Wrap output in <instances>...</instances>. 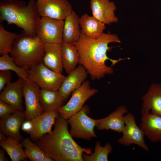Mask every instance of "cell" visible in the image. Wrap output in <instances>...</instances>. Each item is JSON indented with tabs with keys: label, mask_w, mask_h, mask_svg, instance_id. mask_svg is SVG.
I'll return each instance as SVG.
<instances>
[{
	"label": "cell",
	"mask_w": 161,
	"mask_h": 161,
	"mask_svg": "<svg viewBox=\"0 0 161 161\" xmlns=\"http://www.w3.org/2000/svg\"><path fill=\"white\" fill-rule=\"evenodd\" d=\"M121 42L117 35L103 33L95 39L86 36L81 30L79 40L73 44L78 49L80 55L79 63L86 69L93 80H99L106 75H111L114 70L112 66L119 62L126 59L120 58L114 60L109 58L107 52L113 47H109L112 43Z\"/></svg>",
	"instance_id": "obj_1"
},
{
	"label": "cell",
	"mask_w": 161,
	"mask_h": 161,
	"mask_svg": "<svg viewBox=\"0 0 161 161\" xmlns=\"http://www.w3.org/2000/svg\"><path fill=\"white\" fill-rule=\"evenodd\" d=\"M67 120L59 113L54 129L35 142L46 154L56 161H83V154H92L90 148H82L73 139L68 131Z\"/></svg>",
	"instance_id": "obj_2"
},
{
	"label": "cell",
	"mask_w": 161,
	"mask_h": 161,
	"mask_svg": "<svg viewBox=\"0 0 161 161\" xmlns=\"http://www.w3.org/2000/svg\"><path fill=\"white\" fill-rule=\"evenodd\" d=\"M36 1L30 0L27 4L23 1L3 0L0 3V19L8 24H14L21 28L23 32L36 35L41 18L37 10Z\"/></svg>",
	"instance_id": "obj_3"
},
{
	"label": "cell",
	"mask_w": 161,
	"mask_h": 161,
	"mask_svg": "<svg viewBox=\"0 0 161 161\" xmlns=\"http://www.w3.org/2000/svg\"><path fill=\"white\" fill-rule=\"evenodd\" d=\"M45 43L36 35L18 34L10 53L19 67L27 72L42 61Z\"/></svg>",
	"instance_id": "obj_4"
},
{
	"label": "cell",
	"mask_w": 161,
	"mask_h": 161,
	"mask_svg": "<svg viewBox=\"0 0 161 161\" xmlns=\"http://www.w3.org/2000/svg\"><path fill=\"white\" fill-rule=\"evenodd\" d=\"M89 112L88 106L84 105L80 110L67 120L71 126L69 133L72 137L88 140L97 137L94 131L96 120L88 116Z\"/></svg>",
	"instance_id": "obj_5"
},
{
	"label": "cell",
	"mask_w": 161,
	"mask_h": 161,
	"mask_svg": "<svg viewBox=\"0 0 161 161\" xmlns=\"http://www.w3.org/2000/svg\"><path fill=\"white\" fill-rule=\"evenodd\" d=\"M29 80L36 83L40 89L58 90L64 80L65 76L48 68L43 61L27 71Z\"/></svg>",
	"instance_id": "obj_6"
},
{
	"label": "cell",
	"mask_w": 161,
	"mask_h": 161,
	"mask_svg": "<svg viewBox=\"0 0 161 161\" xmlns=\"http://www.w3.org/2000/svg\"><path fill=\"white\" fill-rule=\"evenodd\" d=\"M98 91V89L91 88L89 81H85L72 92V97L67 103L56 111L64 119L67 120L80 110L86 101Z\"/></svg>",
	"instance_id": "obj_7"
},
{
	"label": "cell",
	"mask_w": 161,
	"mask_h": 161,
	"mask_svg": "<svg viewBox=\"0 0 161 161\" xmlns=\"http://www.w3.org/2000/svg\"><path fill=\"white\" fill-rule=\"evenodd\" d=\"M64 20L41 17L36 35L45 43L62 44Z\"/></svg>",
	"instance_id": "obj_8"
},
{
	"label": "cell",
	"mask_w": 161,
	"mask_h": 161,
	"mask_svg": "<svg viewBox=\"0 0 161 161\" xmlns=\"http://www.w3.org/2000/svg\"><path fill=\"white\" fill-rule=\"evenodd\" d=\"M40 87L35 82L25 80L23 88L26 120H30L44 112L40 101Z\"/></svg>",
	"instance_id": "obj_9"
},
{
	"label": "cell",
	"mask_w": 161,
	"mask_h": 161,
	"mask_svg": "<svg viewBox=\"0 0 161 161\" xmlns=\"http://www.w3.org/2000/svg\"><path fill=\"white\" fill-rule=\"evenodd\" d=\"M125 126L122 133V137L118 139L120 144L129 146L135 144L144 150L148 151L149 149L145 142L144 134L136 123L134 116L129 112L124 116Z\"/></svg>",
	"instance_id": "obj_10"
},
{
	"label": "cell",
	"mask_w": 161,
	"mask_h": 161,
	"mask_svg": "<svg viewBox=\"0 0 161 161\" xmlns=\"http://www.w3.org/2000/svg\"><path fill=\"white\" fill-rule=\"evenodd\" d=\"M36 2L41 17L64 20L73 11L67 0H37Z\"/></svg>",
	"instance_id": "obj_11"
},
{
	"label": "cell",
	"mask_w": 161,
	"mask_h": 161,
	"mask_svg": "<svg viewBox=\"0 0 161 161\" xmlns=\"http://www.w3.org/2000/svg\"><path fill=\"white\" fill-rule=\"evenodd\" d=\"M90 7L92 16L104 24L110 25L117 23L118 19L114 12L116 7L110 0H90Z\"/></svg>",
	"instance_id": "obj_12"
},
{
	"label": "cell",
	"mask_w": 161,
	"mask_h": 161,
	"mask_svg": "<svg viewBox=\"0 0 161 161\" xmlns=\"http://www.w3.org/2000/svg\"><path fill=\"white\" fill-rule=\"evenodd\" d=\"M58 114L57 111L44 112L31 119L33 124L32 130L29 134L31 140L35 142L46 134L51 133Z\"/></svg>",
	"instance_id": "obj_13"
},
{
	"label": "cell",
	"mask_w": 161,
	"mask_h": 161,
	"mask_svg": "<svg viewBox=\"0 0 161 161\" xmlns=\"http://www.w3.org/2000/svg\"><path fill=\"white\" fill-rule=\"evenodd\" d=\"M25 80L19 77L16 81L7 84L1 92L0 100L24 112L23 88Z\"/></svg>",
	"instance_id": "obj_14"
},
{
	"label": "cell",
	"mask_w": 161,
	"mask_h": 161,
	"mask_svg": "<svg viewBox=\"0 0 161 161\" xmlns=\"http://www.w3.org/2000/svg\"><path fill=\"white\" fill-rule=\"evenodd\" d=\"M0 119V132L7 137H13L19 142L23 140V138L20 133V129L26 120L24 112L19 111Z\"/></svg>",
	"instance_id": "obj_15"
},
{
	"label": "cell",
	"mask_w": 161,
	"mask_h": 161,
	"mask_svg": "<svg viewBox=\"0 0 161 161\" xmlns=\"http://www.w3.org/2000/svg\"><path fill=\"white\" fill-rule=\"evenodd\" d=\"M128 112L126 107L120 106L107 117L95 119V127L100 130H111L118 133H122L125 125L124 115Z\"/></svg>",
	"instance_id": "obj_16"
},
{
	"label": "cell",
	"mask_w": 161,
	"mask_h": 161,
	"mask_svg": "<svg viewBox=\"0 0 161 161\" xmlns=\"http://www.w3.org/2000/svg\"><path fill=\"white\" fill-rule=\"evenodd\" d=\"M88 73L86 69L80 64L65 77L58 90L66 99L72 92L80 87L85 81Z\"/></svg>",
	"instance_id": "obj_17"
},
{
	"label": "cell",
	"mask_w": 161,
	"mask_h": 161,
	"mask_svg": "<svg viewBox=\"0 0 161 161\" xmlns=\"http://www.w3.org/2000/svg\"><path fill=\"white\" fill-rule=\"evenodd\" d=\"M140 127L152 143L161 142V117L150 113H141Z\"/></svg>",
	"instance_id": "obj_18"
},
{
	"label": "cell",
	"mask_w": 161,
	"mask_h": 161,
	"mask_svg": "<svg viewBox=\"0 0 161 161\" xmlns=\"http://www.w3.org/2000/svg\"><path fill=\"white\" fill-rule=\"evenodd\" d=\"M141 113H150L161 117V85L153 83L142 97Z\"/></svg>",
	"instance_id": "obj_19"
},
{
	"label": "cell",
	"mask_w": 161,
	"mask_h": 161,
	"mask_svg": "<svg viewBox=\"0 0 161 161\" xmlns=\"http://www.w3.org/2000/svg\"><path fill=\"white\" fill-rule=\"evenodd\" d=\"M62 44L45 43L42 61L48 68L62 74L63 67L61 57Z\"/></svg>",
	"instance_id": "obj_20"
},
{
	"label": "cell",
	"mask_w": 161,
	"mask_h": 161,
	"mask_svg": "<svg viewBox=\"0 0 161 161\" xmlns=\"http://www.w3.org/2000/svg\"><path fill=\"white\" fill-rule=\"evenodd\" d=\"M79 18L73 10L64 20L63 29V41L73 44L79 39L80 30Z\"/></svg>",
	"instance_id": "obj_21"
},
{
	"label": "cell",
	"mask_w": 161,
	"mask_h": 161,
	"mask_svg": "<svg viewBox=\"0 0 161 161\" xmlns=\"http://www.w3.org/2000/svg\"><path fill=\"white\" fill-rule=\"evenodd\" d=\"M81 31L88 37L93 39L99 37L106 28L105 24L99 21L93 16L86 13L79 18Z\"/></svg>",
	"instance_id": "obj_22"
},
{
	"label": "cell",
	"mask_w": 161,
	"mask_h": 161,
	"mask_svg": "<svg viewBox=\"0 0 161 161\" xmlns=\"http://www.w3.org/2000/svg\"><path fill=\"white\" fill-rule=\"evenodd\" d=\"M40 101L44 112L56 110L64 105L65 99L58 90L52 91L40 89Z\"/></svg>",
	"instance_id": "obj_23"
},
{
	"label": "cell",
	"mask_w": 161,
	"mask_h": 161,
	"mask_svg": "<svg viewBox=\"0 0 161 161\" xmlns=\"http://www.w3.org/2000/svg\"><path fill=\"white\" fill-rule=\"evenodd\" d=\"M61 57L63 68L68 74L76 68L80 59L78 49L73 44L63 42Z\"/></svg>",
	"instance_id": "obj_24"
},
{
	"label": "cell",
	"mask_w": 161,
	"mask_h": 161,
	"mask_svg": "<svg viewBox=\"0 0 161 161\" xmlns=\"http://www.w3.org/2000/svg\"><path fill=\"white\" fill-rule=\"evenodd\" d=\"M11 136L5 140L0 141V145L7 152L13 161H25L27 158L22 144Z\"/></svg>",
	"instance_id": "obj_25"
},
{
	"label": "cell",
	"mask_w": 161,
	"mask_h": 161,
	"mask_svg": "<svg viewBox=\"0 0 161 161\" xmlns=\"http://www.w3.org/2000/svg\"><path fill=\"white\" fill-rule=\"evenodd\" d=\"M100 144V142H96L95 151L91 154H83V157L84 161H108V155L112 153V147L110 143H106L104 146H101Z\"/></svg>",
	"instance_id": "obj_26"
},
{
	"label": "cell",
	"mask_w": 161,
	"mask_h": 161,
	"mask_svg": "<svg viewBox=\"0 0 161 161\" xmlns=\"http://www.w3.org/2000/svg\"><path fill=\"white\" fill-rule=\"evenodd\" d=\"M18 34L6 30L0 25V54H8L11 52L15 41Z\"/></svg>",
	"instance_id": "obj_27"
},
{
	"label": "cell",
	"mask_w": 161,
	"mask_h": 161,
	"mask_svg": "<svg viewBox=\"0 0 161 161\" xmlns=\"http://www.w3.org/2000/svg\"><path fill=\"white\" fill-rule=\"evenodd\" d=\"M1 70L13 71L18 77L22 78L25 80H29V75L27 72L18 66L8 54L3 55L0 57V70Z\"/></svg>",
	"instance_id": "obj_28"
},
{
	"label": "cell",
	"mask_w": 161,
	"mask_h": 161,
	"mask_svg": "<svg viewBox=\"0 0 161 161\" xmlns=\"http://www.w3.org/2000/svg\"><path fill=\"white\" fill-rule=\"evenodd\" d=\"M22 144L28 158L32 161H43L46 155L45 153L29 138L24 139Z\"/></svg>",
	"instance_id": "obj_29"
},
{
	"label": "cell",
	"mask_w": 161,
	"mask_h": 161,
	"mask_svg": "<svg viewBox=\"0 0 161 161\" xmlns=\"http://www.w3.org/2000/svg\"><path fill=\"white\" fill-rule=\"evenodd\" d=\"M20 111L12 105L0 100V117L2 118Z\"/></svg>",
	"instance_id": "obj_30"
},
{
	"label": "cell",
	"mask_w": 161,
	"mask_h": 161,
	"mask_svg": "<svg viewBox=\"0 0 161 161\" xmlns=\"http://www.w3.org/2000/svg\"><path fill=\"white\" fill-rule=\"evenodd\" d=\"M12 72L9 70H0V92H1L5 85L11 82Z\"/></svg>",
	"instance_id": "obj_31"
},
{
	"label": "cell",
	"mask_w": 161,
	"mask_h": 161,
	"mask_svg": "<svg viewBox=\"0 0 161 161\" xmlns=\"http://www.w3.org/2000/svg\"><path fill=\"white\" fill-rule=\"evenodd\" d=\"M32 128L33 124L31 120L25 121L21 126L22 129L29 134L32 130Z\"/></svg>",
	"instance_id": "obj_32"
},
{
	"label": "cell",
	"mask_w": 161,
	"mask_h": 161,
	"mask_svg": "<svg viewBox=\"0 0 161 161\" xmlns=\"http://www.w3.org/2000/svg\"><path fill=\"white\" fill-rule=\"evenodd\" d=\"M4 149L2 148L0 150V161H6L4 156Z\"/></svg>",
	"instance_id": "obj_33"
},
{
	"label": "cell",
	"mask_w": 161,
	"mask_h": 161,
	"mask_svg": "<svg viewBox=\"0 0 161 161\" xmlns=\"http://www.w3.org/2000/svg\"><path fill=\"white\" fill-rule=\"evenodd\" d=\"M4 134L0 132V141H3L6 140L7 138V137Z\"/></svg>",
	"instance_id": "obj_34"
},
{
	"label": "cell",
	"mask_w": 161,
	"mask_h": 161,
	"mask_svg": "<svg viewBox=\"0 0 161 161\" xmlns=\"http://www.w3.org/2000/svg\"><path fill=\"white\" fill-rule=\"evenodd\" d=\"M55 161L53 159L47 155H46L43 161Z\"/></svg>",
	"instance_id": "obj_35"
},
{
	"label": "cell",
	"mask_w": 161,
	"mask_h": 161,
	"mask_svg": "<svg viewBox=\"0 0 161 161\" xmlns=\"http://www.w3.org/2000/svg\"><path fill=\"white\" fill-rule=\"evenodd\" d=\"M9 0V1H11V0Z\"/></svg>",
	"instance_id": "obj_36"
}]
</instances>
